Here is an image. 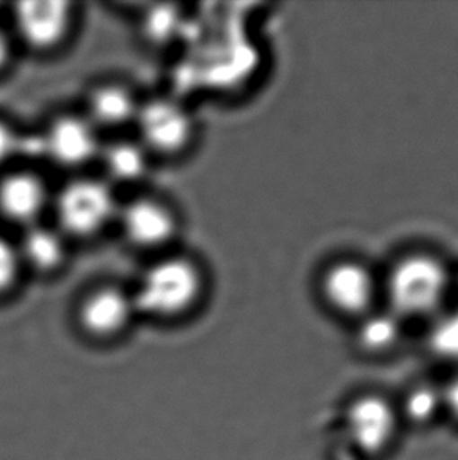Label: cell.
<instances>
[{"label":"cell","mask_w":458,"mask_h":460,"mask_svg":"<svg viewBox=\"0 0 458 460\" xmlns=\"http://www.w3.org/2000/svg\"><path fill=\"white\" fill-rule=\"evenodd\" d=\"M118 216L126 239L140 249L165 245L178 228L170 206L151 197L132 199L118 211Z\"/></svg>","instance_id":"obj_10"},{"label":"cell","mask_w":458,"mask_h":460,"mask_svg":"<svg viewBox=\"0 0 458 460\" xmlns=\"http://www.w3.org/2000/svg\"><path fill=\"white\" fill-rule=\"evenodd\" d=\"M18 252L21 261L41 274H50L62 268L66 258V245L62 234L37 224L25 228Z\"/></svg>","instance_id":"obj_13"},{"label":"cell","mask_w":458,"mask_h":460,"mask_svg":"<svg viewBox=\"0 0 458 460\" xmlns=\"http://www.w3.org/2000/svg\"><path fill=\"white\" fill-rule=\"evenodd\" d=\"M446 402L454 417L458 418V377L447 388Z\"/></svg>","instance_id":"obj_19"},{"label":"cell","mask_w":458,"mask_h":460,"mask_svg":"<svg viewBox=\"0 0 458 460\" xmlns=\"http://www.w3.org/2000/svg\"><path fill=\"white\" fill-rule=\"evenodd\" d=\"M402 332V317L382 305L359 319L357 341L359 348L365 349L366 352L380 354L394 348L401 341Z\"/></svg>","instance_id":"obj_14"},{"label":"cell","mask_w":458,"mask_h":460,"mask_svg":"<svg viewBox=\"0 0 458 460\" xmlns=\"http://www.w3.org/2000/svg\"><path fill=\"white\" fill-rule=\"evenodd\" d=\"M21 256L18 247L0 236V294L10 291V288L18 280Z\"/></svg>","instance_id":"obj_17"},{"label":"cell","mask_w":458,"mask_h":460,"mask_svg":"<svg viewBox=\"0 0 458 460\" xmlns=\"http://www.w3.org/2000/svg\"><path fill=\"white\" fill-rule=\"evenodd\" d=\"M48 203L46 184L31 172H13L0 180V214L25 228L35 225Z\"/></svg>","instance_id":"obj_11"},{"label":"cell","mask_w":458,"mask_h":460,"mask_svg":"<svg viewBox=\"0 0 458 460\" xmlns=\"http://www.w3.org/2000/svg\"><path fill=\"white\" fill-rule=\"evenodd\" d=\"M58 224L75 237L98 234L118 216L112 189L104 181L82 178L63 187L56 199Z\"/></svg>","instance_id":"obj_4"},{"label":"cell","mask_w":458,"mask_h":460,"mask_svg":"<svg viewBox=\"0 0 458 460\" xmlns=\"http://www.w3.org/2000/svg\"><path fill=\"white\" fill-rule=\"evenodd\" d=\"M134 313L136 305L129 294L107 285L85 294L77 308V321L87 335L110 340L128 329Z\"/></svg>","instance_id":"obj_7"},{"label":"cell","mask_w":458,"mask_h":460,"mask_svg":"<svg viewBox=\"0 0 458 460\" xmlns=\"http://www.w3.org/2000/svg\"><path fill=\"white\" fill-rule=\"evenodd\" d=\"M383 302L403 321L434 319L454 293V272L447 262L426 250L397 258L382 275Z\"/></svg>","instance_id":"obj_1"},{"label":"cell","mask_w":458,"mask_h":460,"mask_svg":"<svg viewBox=\"0 0 458 460\" xmlns=\"http://www.w3.org/2000/svg\"><path fill=\"white\" fill-rule=\"evenodd\" d=\"M203 291V275L198 266L182 256L155 262L143 274L132 296L136 311L148 316L170 319L190 310Z\"/></svg>","instance_id":"obj_2"},{"label":"cell","mask_w":458,"mask_h":460,"mask_svg":"<svg viewBox=\"0 0 458 460\" xmlns=\"http://www.w3.org/2000/svg\"><path fill=\"white\" fill-rule=\"evenodd\" d=\"M100 155H102L107 174L115 181H138L148 170V153L142 144L119 140L106 148H101Z\"/></svg>","instance_id":"obj_15"},{"label":"cell","mask_w":458,"mask_h":460,"mask_svg":"<svg viewBox=\"0 0 458 460\" xmlns=\"http://www.w3.org/2000/svg\"><path fill=\"white\" fill-rule=\"evenodd\" d=\"M19 37L31 49L49 50L62 43L71 24V5L62 0H31L14 6Z\"/></svg>","instance_id":"obj_6"},{"label":"cell","mask_w":458,"mask_h":460,"mask_svg":"<svg viewBox=\"0 0 458 460\" xmlns=\"http://www.w3.org/2000/svg\"><path fill=\"white\" fill-rule=\"evenodd\" d=\"M137 129L146 151L176 155L186 150L193 136V121L184 107L172 100H151L138 107Z\"/></svg>","instance_id":"obj_5"},{"label":"cell","mask_w":458,"mask_h":460,"mask_svg":"<svg viewBox=\"0 0 458 460\" xmlns=\"http://www.w3.org/2000/svg\"><path fill=\"white\" fill-rule=\"evenodd\" d=\"M430 344L436 354L458 358V306L453 311H441L432 319Z\"/></svg>","instance_id":"obj_16"},{"label":"cell","mask_w":458,"mask_h":460,"mask_svg":"<svg viewBox=\"0 0 458 460\" xmlns=\"http://www.w3.org/2000/svg\"><path fill=\"white\" fill-rule=\"evenodd\" d=\"M319 294L330 310L355 321L383 305L382 277L355 258L330 262L319 277Z\"/></svg>","instance_id":"obj_3"},{"label":"cell","mask_w":458,"mask_h":460,"mask_svg":"<svg viewBox=\"0 0 458 460\" xmlns=\"http://www.w3.org/2000/svg\"><path fill=\"white\" fill-rule=\"evenodd\" d=\"M454 293L457 294L458 297V272L454 274Z\"/></svg>","instance_id":"obj_21"},{"label":"cell","mask_w":458,"mask_h":460,"mask_svg":"<svg viewBox=\"0 0 458 460\" xmlns=\"http://www.w3.org/2000/svg\"><path fill=\"white\" fill-rule=\"evenodd\" d=\"M44 155L62 167H81L101 153L96 126L77 115H63L43 136Z\"/></svg>","instance_id":"obj_8"},{"label":"cell","mask_w":458,"mask_h":460,"mask_svg":"<svg viewBox=\"0 0 458 460\" xmlns=\"http://www.w3.org/2000/svg\"><path fill=\"white\" fill-rule=\"evenodd\" d=\"M12 56V46H10V40L5 35V31H0V69L6 66V63L10 60Z\"/></svg>","instance_id":"obj_20"},{"label":"cell","mask_w":458,"mask_h":460,"mask_svg":"<svg viewBox=\"0 0 458 460\" xmlns=\"http://www.w3.org/2000/svg\"><path fill=\"white\" fill-rule=\"evenodd\" d=\"M19 137L12 126L0 121V165L19 153Z\"/></svg>","instance_id":"obj_18"},{"label":"cell","mask_w":458,"mask_h":460,"mask_svg":"<svg viewBox=\"0 0 458 460\" xmlns=\"http://www.w3.org/2000/svg\"><path fill=\"white\" fill-rule=\"evenodd\" d=\"M138 107L132 92L119 84H104L88 94V119L96 128H118L136 121Z\"/></svg>","instance_id":"obj_12"},{"label":"cell","mask_w":458,"mask_h":460,"mask_svg":"<svg viewBox=\"0 0 458 460\" xmlns=\"http://www.w3.org/2000/svg\"><path fill=\"white\" fill-rule=\"evenodd\" d=\"M347 430L357 448L378 455L392 442L397 429L396 411L378 396L357 399L347 411Z\"/></svg>","instance_id":"obj_9"}]
</instances>
